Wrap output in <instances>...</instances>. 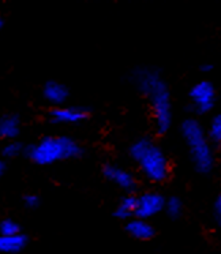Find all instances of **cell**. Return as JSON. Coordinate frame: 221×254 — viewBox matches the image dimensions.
Instances as JSON below:
<instances>
[{
    "mask_svg": "<svg viewBox=\"0 0 221 254\" xmlns=\"http://www.w3.org/2000/svg\"><path fill=\"white\" fill-rule=\"evenodd\" d=\"M130 79L139 93L149 100L150 110L157 134H166L172 126V99L168 83L155 67H137Z\"/></svg>",
    "mask_w": 221,
    "mask_h": 254,
    "instance_id": "cell-1",
    "label": "cell"
},
{
    "mask_svg": "<svg viewBox=\"0 0 221 254\" xmlns=\"http://www.w3.org/2000/svg\"><path fill=\"white\" fill-rule=\"evenodd\" d=\"M25 156L39 166H51L61 160L83 156L82 145L67 135H47L36 144L25 146Z\"/></svg>",
    "mask_w": 221,
    "mask_h": 254,
    "instance_id": "cell-2",
    "label": "cell"
},
{
    "mask_svg": "<svg viewBox=\"0 0 221 254\" xmlns=\"http://www.w3.org/2000/svg\"><path fill=\"white\" fill-rule=\"evenodd\" d=\"M180 134L187 145L190 160L194 170L201 175L213 171L216 163L215 150L208 139L206 130L195 118H187L180 125Z\"/></svg>",
    "mask_w": 221,
    "mask_h": 254,
    "instance_id": "cell-3",
    "label": "cell"
},
{
    "mask_svg": "<svg viewBox=\"0 0 221 254\" xmlns=\"http://www.w3.org/2000/svg\"><path fill=\"white\" fill-rule=\"evenodd\" d=\"M139 170L146 181L152 183H164L171 175V163L160 145L153 141L137 161Z\"/></svg>",
    "mask_w": 221,
    "mask_h": 254,
    "instance_id": "cell-4",
    "label": "cell"
},
{
    "mask_svg": "<svg viewBox=\"0 0 221 254\" xmlns=\"http://www.w3.org/2000/svg\"><path fill=\"white\" fill-rule=\"evenodd\" d=\"M188 111L197 115H205L215 108L216 88L210 81H199L188 92Z\"/></svg>",
    "mask_w": 221,
    "mask_h": 254,
    "instance_id": "cell-5",
    "label": "cell"
},
{
    "mask_svg": "<svg viewBox=\"0 0 221 254\" xmlns=\"http://www.w3.org/2000/svg\"><path fill=\"white\" fill-rule=\"evenodd\" d=\"M166 197L159 191H144L137 195V212L135 217L142 220H150L155 216L160 215L166 208Z\"/></svg>",
    "mask_w": 221,
    "mask_h": 254,
    "instance_id": "cell-6",
    "label": "cell"
},
{
    "mask_svg": "<svg viewBox=\"0 0 221 254\" xmlns=\"http://www.w3.org/2000/svg\"><path fill=\"white\" fill-rule=\"evenodd\" d=\"M103 175L107 181L116 185L117 188L124 190L127 194H134V191L138 189V181L133 172L116 164H110V163L104 164Z\"/></svg>",
    "mask_w": 221,
    "mask_h": 254,
    "instance_id": "cell-7",
    "label": "cell"
},
{
    "mask_svg": "<svg viewBox=\"0 0 221 254\" xmlns=\"http://www.w3.org/2000/svg\"><path fill=\"white\" fill-rule=\"evenodd\" d=\"M90 116V111L86 107L81 105H61L52 108L50 112V118L55 125H79Z\"/></svg>",
    "mask_w": 221,
    "mask_h": 254,
    "instance_id": "cell-8",
    "label": "cell"
},
{
    "mask_svg": "<svg viewBox=\"0 0 221 254\" xmlns=\"http://www.w3.org/2000/svg\"><path fill=\"white\" fill-rule=\"evenodd\" d=\"M124 230L130 237L137 241H150L156 235L155 226L149 220H142L138 217H133L131 220L126 221Z\"/></svg>",
    "mask_w": 221,
    "mask_h": 254,
    "instance_id": "cell-9",
    "label": "cell"
},
{
    "mask_svg": "<svg viewBox=\"0 0 221 254\" xmlns=\"http://www.w3.org/2000/svg\"><path fill=\"white\" fill-rule=\"evenodd\" d=\"M43 97L45 101L54 105V108H56V107L64 105L67 99L70 97V90L64 83L57 82V81H48L43 88Z\"/></svg>",
    "mask_w": 221,
    "mask_h": 254,
    "instance_id": "cell-10",
    "label": "cell"
},
{
    "mask_svg": "<svg viewBox=\"0 0 221 254\" xmlns=\"http://www.w3.org/2000/svg\"><path fill=\"white\" fill-rule=\"evenodd\" d=\"M21 130V119L17 114H6L0 118V138L14 141Z\"/></svg>",
    "mask_w": 221,
    "mask_h": 254,
    "instance_id": "cell-11",
    "label": "cell"
},
{
    "mask_svg": "<svg viewBox=\"0 0 221 254\" xmlns=\"http://www.w3.org/2000/svg\"><path fill=\"white\" fill-rule=\"evenodd\" d=\"M29 239L25 234H18L12 237L0 235V253L4 254H18L23 252L28 246Z\"/></svg>",
    "mask_w": 221,
    "mask_h": 254,
    "instance_id": "cell-12",
    "label": "cell"
},
{
    "mask_svg": "<svg viewBox=\"0 0 221 254\" xmlns=\"http://www.w3.org/2000/svg\"><path fill=\"white\" fill-rule=\"evenodd\" d=\"M135 212H137V195L126 194L119 201L116 209L113 212V216L119 220L128 221L135 217Z\"/></svg>",
    "mask_w": 221,
    "mask_h": 254,
    "instance_id": "cell-13",
    "label": "cell"
},
{
    "mask_svg": "<svg viewBox=\"0 0 221 254\" xmlns=\"http://www.w3.org/2000/svg\"><path fill=\"white\" fill-rule=\"evenodd\" d=\"M205 130L212 146H221V114H216Z\"/></svg>",
    "mask_w": 221,
    "mask_h": 254,
    "instance_id": "cell-14",
    "label": "cell"
},
{
    "mask_svg": "<svg viewBox=\"0 0 221 254\" xmlns=\"http://www.w3.org/2000/svg\"><path fill=\"white\" fill-rule=\"evenodd\" d=\"M183 210H184V205H183V201L176 195H171L166 199V208H164V212L166 215L172 219V220H176L180 216L183 215Z\"/></svg>",
    "mask_w": 221,
    "mask_h": 254,
    "instance_id": "cell-15",
    "label": "cell"
},
{
    "mask_svg": "<svg viewBox=\"0 0 221 254\" xmlns=\"http://www.w3.org/2000/svg\"><path fill=\"white\" fill-rule=\"evenodd\" d=\"M25 152V146L19 141H8L3 148V156L7 159H15Z\"/></svg>",
    "mask_w": 221,
    "mask_h": 254,
    "instance_id": "cell-16",
    "label": "cell"
},
{
    "mask_svg": "<svg viewBox=\"0 0 221 254\" xmlns=\"http://www.w3.org/2000/svg\"><path fill=\"white\" fill-rule=\"evenodd\" d=\"M18 234H21V226L17 221L12 219H4L0 221V235L12 237V235H18Z\"/></svg>",
    "mask_w": 221,
    "mask_h": 254,
    "instance_id": "cell-17",
    "label": "cell"
},
{
    "mask_svg": "<svg viewBox=\"0 0 221 254\" xmlns=\"http://www.w3.org/2000/svg\"><path fill=\"white\" fill-rule=\"evenodd\" d=\"M23 204L28 209H37L40 205V198L36 194H26L23 197Z\"/></svg>",
    "mask_w": 221,
    "mask_h": 254,
    "instance_id": "cell-18",
    "label": "cell"
},
{
    "mask_svg": "<svg viewBox=\"0 0 221 254\" xmlns=\"http://www.w3.org/2000/svg\"><path fill=\"white\" fill-rule=\"evenodd\" d=\"M213 216H215V220L217 223V226L221 228V194H219L217 198L215 199V204H213Z\"/></svg>",
    "mask_w": 221,
    "mask_h": 254,
    "instance_id": "cell-19",
    "label": "cell"
},
{
    "mask_svg": "<svg viewBox=\"0 0 221 254\" xmlns=\"http://www.w3.org/2000/svg\"><path fill=\"white\" fill-rule=\"evenodd\" d=\"M213 70V64L212 63H202L199 66V71L201 72H210Z\"/></svg>",
    "mask_w": 221,
    "mask_h": 254,
    "instance_id": "cell-20",
    "label": "cell"
},
{
    "mask_svg": "<svg viewBox=\"0 0 221 254\" xmlns=\"http://www.w3.org/2000/svg\"><path fill=\"white\" fill-rule=\"evenodd\" d=\"M4 172H6V163L3 160H0V179L3 178Z\"/></svg>",
    "mask_w": 221,
    "mask_h": 254,
    "instance_id": "cell-21",
    "label": "cell"
},
{
    "mask_svg": "<svg viewBox=\"0 0 221 254\" xmlns=\"http://www.w3.org/2000/svg\"><path fill=\"white\" fill-rule=\"evenodd\" d=\"M1 28H3V19L0 18V30H1Z\"/></svg>",
    "mask_w": 221,
    "mask_h": 254,
    "instance_id": "cell-22",
    "label": "cell"
}]
</instances>
